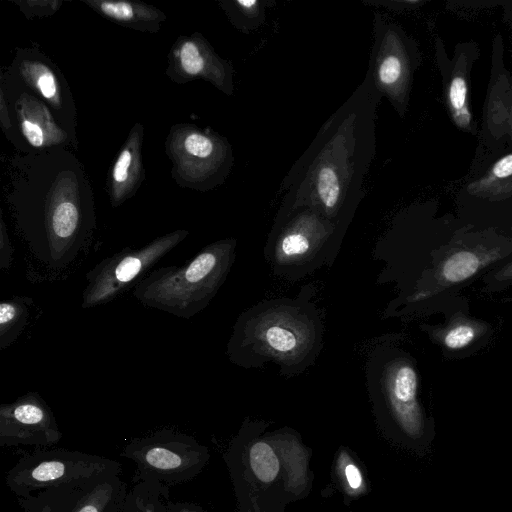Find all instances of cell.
I'll return each mask as SVG.
<instances>
[{"label": "cell", "instance_id": "cell-9", "mask_svg": "<svg viewBox=\"0 0 512 512\" xmlns=\"http://www.w3.org/2000/svg\"><path fill=\"white\" fill-rule=\"evenodd\" d=\"M435 47L448 116L457 129L478 136L479 129L471 109L470 88L472 68L480 56L479 46L473 40L459 42L451 56L441 39L436 40Z\"/></svg>", "mask_w": 512, "mask_h": 512}, {"label": "cell", "instance_id": "cell-22", "mask_svg": "<svg viewBox=\"0 0 512 512\" xmlns=\"http://www.w3.org/2000/svg\"><path fill=\"white\" fill-rule=\"evenodd\" d=\"M132 165V154L127 148L119 155L113 170L114 182L118 185L125 183L129 178Z\"/></svg>", "mask_w": 512, "mask_h": 512}, {"label": "cell", "instance_id": "cell-29", "mask_svg": "<svg viewBox=\"0 0 512 512\" xmlns=\"http://www.w3.org/2000/svg\"><path fill=\"white\" fill-rule=\"evenodd\" d=\"M503 5V17L509 28L512 30V1H505Z\"/></svg>", "mask_w": 512, "mask_h": 512}, {"label": "cell", "instance_id": "cell-30", "mask_svg": "<svg viewBox=\"0 0 512 512\" xmlns=\"http://www.w3.org/2000/svg\"><path fill=\"white\" fill-rule=\"evenodd\" d=\"M511 79H512V72H511ZM508 149L512 150V98H511V104L509 109V119H508Z\"/></svg>", "mask_w": 512, "mask_h": 512}, {"label": "cell", "instance_id": "cell-5", "mask_svg": "<svg viewBox=\"0 0 512 512\" xmlns=\"http://www.w3.org/2000/svg\"><path fill=\"white\" fill-rule=\"evenodd\" d=\"M365 379L371 396L385 401L404 428L413 434L420 432L423 420L417 400L418 374L389 337H380L369 350Z\"/></svg>", "mask_w": 512, "mask_h": 512}, {"label": "cell", "instance_id": "cell-1", "mask_svg": "<svg viewBox=\"0 0 512 512\" xmlns=\"http://www.w3.org/2000/svg\"><path fill=\"white\" fill-rule=\"evenodd\" d=\"M305 285L293 297L263 300L243 311L232 328L226 354L245 369L272 363L290 378L313 366L323 348L324 316Z\"/></svg>", "mask_w": 512, "mask_h": 512}, {"label": "cell", "instance_id": "cell-14", "mask_svg": "<svg viewBox=\"0 0 512 512\" xmlns=\"http://www.w3.org/2000/svg\"><path fill=\"white\" fill-rule=\"evenodd\" d=\"M411 75V67L405 52L386 55L378 68L380 82L389 88L407 89Z\"/></svg>", "mask_w": 512, "mask_h": 512}, {"label": "cell", "instance_id": "cell-27", "mask_svg": "<svg viewBox=\"0 0 512 512\" xmlns=\"http://www.w3.org/2000/svg\"><path fill=\"white\" fill-rule=\"evenodd\" d=\"M345 474L351 488L357 489L360 487V485L362 484V477L358 468L355 465H347L345 468Z\"/></svg>", "mask_w": 512, "mask_h": 512}, {"label": "cell", "instance_id": "cell-21", "mask_svg": "<svg viewBox=\"0 0 512 512\" xmlns=\"http://www.w3.org/2000/svg\"><path fill=\"white\" fill-rule=\"evenodd\" d=\"M100 8L106 15L120 21H128L134 15L132 6L126 2H102Z\"/></svg>", "mask_w": 512, "mask_h": 512}, {"label": "cell", "instance_id": "cell-6", "mask_svg": "<svg viewBox=\"0 0 512 512\" xmlns=\"http://www.w3.org/2000/svg\"><path fill=\"white\" fill-rule=\"evenodd\" d=\"M187 235L188 231L177 230L159 236L140 248L125 247L102 259L85 275L81 307L89 309L109 303L132 286L135 287Z\"/></svg>", "mask_w": 512, "mask_h": 512}, {"label": "cell", "instance_id": "cell-10", "mask_svg": "<svg viewBox=\"0 0 512 512\" xmlns=\"http://www.w3.org/2000/svg\"><path fill=\"white\" fill-rule=\"evenodd\" d=\"M62 438L56 418L44 399L29 392L0 406V445L49 448Z\"/></svg>", "mask_w": 512, "mask_h": 512}, {"label": "cell", "instance_id": "cell-17", "mask_svg": "<svg viewBox=\"0 0 512 512\" xmlns=\"http://www.w3.org/2000/svg\"><path fill=\"white\" fill-rule=\"evenodd\" d=\"M250 462L254 474L263 482L273 481L278 474V459L272 448L264 442H257L252 446Z\"/></svg>", "mask_w": 512, "mask_h": 512}, {"label": "cell", "instance_id": "cell-15", "mask_svg": "<svg viewBox=\"0 0 512 512\" xmlns=\"http://www.w3.org/2000/svg\"><path fill=\"white\" fill-rule=\"evenodd\" d=\"M480 265L481 260L475 253L459 251L442 264L440 276L448 283H459L474 275Z\"/></svg>", "mask_w": 512, "mask_h": 512}, {"label": "cell", "instance_id": "cell-13", "mask_svg": "<svg viewBox=\"0 0 512 512\" xmlns=\"http://www.w3.org/2000/svg\"><path fill=\"white\" fill-rule=\"evenodd\" d=\"M118 475L103 478L83 491L69 512H109L120 500Z\"/></svg>", "mask_w": 512, "mask_h": 512}, {"label": "cell", "instance_id": "cell-20", "mask_svg": "<svg viewBox=\"0 0 512 512\" xmlns=\"http://www.w3.org/2000/svg\"><path fill=\"white\" fill-rule=\"evenodd\" d=\"M184 147L189 154L199 158L209 157L214 148L212 141L208 137L198 133L187 136Z\"/></svg>", "mask_w": 512, "mask_h": 512}, {"label": "cell", "instance_id": "cell-18", "mask_svg": "<svg viewBox=\"0 0 512 512\" xmlns=\"http://www.w3.org/2000/svg\"><path fill=\"white\" fill-rule=\"evenodd\" d=\"M476 336V330L468 324L451 328L444 336L443 342L450 349H460L469 345Z\"/></svg>", "mask_w": 512, "mask_h": 512}, {"label": "cell", "instance_id": "cell-11", "mask_svg": "<svg viewBox=\"0 0 512 512\" xmlns=\"http://www.w3.org/2000/svg\"><path fill=\"white\" fill-rule=\"evenodd\" d=\"M462 188L466 199L488 203L512 200V150L471 170Z\"/></svg>", "mask_w": 512, "mask_h": 512}, {"label": "cell", "instance_id": "cell-4", "mask_svg": "<svg viewBox=\"0 0 512 512\" xmlns=\"http://www.w3.org/2000/svg\"><path fill=\"white\" fill-rule=\"evenodd\" d=\"M119 472V463L103 456L60 448H42L19 458L6 472L5 483L18 498H28L40 490L86 489Z\"/></svg>", "mask_w": 512, "mask_h": 512}, {"label": "cell", "instance_id": "cell-3", "mask_svg": "<svg viewBox=\"0 0 512 512\" xmlns=\"http://www.w3.org/2000/svg\"><path fill=\"white\" fill-rule=\"evenodd\" d=\"M341 241L335 223L319 214L303 213L270 234L264 258L274 275L297 281L323 266L330 267Z\"/></svg>", "mask_w": 512, "mask_h": 512}, {"label": "cell", "instance_id": "cell-26", "mask_svg": "<svg viewBox=\"0 0 512 512\" xmlns=\"http://www.w3.org/2000/svg\"><path fill=\"white\" fill-rule=\"evenodd\" d=\"M25 501V505H21L25 509V512H54L53 505L51 502H34L32 503L29 498H19Z\"/></svg>", "mask_w": 512, "mask_h": 512}, {"label": "cell", "instance_id": "cell-28", "mask_svg": "<svg viewBox=\"0 0 512 512\" xmlns=\"http://www.w3.org/2000/svg\"><path fill=\"white\" fill-rule=\"evenodd\" d=\"M167 512H200L194 505L186 502L169 503Z\"/></svg>", "mask_w": 512, "mask_h": 512}, {"label": "cell", "instance_id": "cell-7", "mask_svg": "<svg viewBox=\"0 0 512 512\" xmlns=\"http://www.w3.org/2000/svg\"><path fill=\"white\" fill-rule=\"evenodd\" d=\"M121 455L133 461L140 475L149 481L175 485L198 473L204 451L187 434L163 429L128 443Z\"/></svg>", "mask_w": 512, "mask_h": 512}, {"label": "cell", "instance_id": "cell-25", "mask_svg": "<svg viewBox=\"0 0 512 512\" xmlns=\"http://www.w3.org/2000/svg\"><path fill=\"white\" fill-rule=\"evenodd\" d=\"M22 131L27 140L33 146L39 147L43 144L44 135L43 132L36 123L29 120L22 122Z\"/></svg>", "mask_w": 512, "mask_h": 512}, {"label": "cell", "instance_id": "cell-2", "mask_svg": "<svg viewBox=\"0 0 512 512\" xmlns=\"http://www.w3.org/2000/svg\"><path fill=\"white\" fill-rule=\"evenodd\" d=\"M236 246L234 238L219 240L184 265L155 269L134 287L133 295L146 307L189 319L204 310L224 284Z\"/></svg>", "mask_w": 512, "mask_h": 512}, {"label": "cell", "instance_id": "cell-16", "mask_svg": "<svg viewBox=\"0 0 512 512\" xmlns=\"http://www.w3.org/2000/svg\"><path fill=\"white\" fill-rule=\"evenodd\" d=\"M317 195L324 217L333 222L339 204L340 186L335 171L330 167H322L318 172Z\"/></svg>", "mask_w": 512, "mask_h": 512}, {"label": "cell", "instance_id": "cell-24", "mask_svg": "<svg viewBox=\"0 0 512 512\" xmlns=\"http://www.w3.org/2000/svg\"><path fill=\"white\" fill-rule=\"evenodd\" d=\"M13 260V248L6 232L3 221L0 228V268L2 271L10 269Z\"/></svg>", "mask_w": 512, "mask_h": 512}, {"label": "cell", "instance_id": "cell-12", "mask_svg": "<svg viewBox=\"0 0 512 512\" xmlns=\"http://www.w3.org/2000/svg\"><path fill=\"white\" fill-rule=\"evenodd\" d=\"M34 301L27 296H13L0 304V349L11 346L32 320Z\"/></svg>", "mask_w": 512, "mask_h": 512}, {"label": "cell", "instance_id": "cell-23", "mask_svg": "<svg viewBox=\"0 0 512 512\" xmlns=\"http://www.w3.org/2000/svg\"><path fill=\"white\" fill-rule=\"evenodd\" d=\"M38 74L36 77L37 86L45 98H53L56 94V83L53 74L45 67H38Z\"/></svg>", "mask_w": 512, "mask_h": 512}, {"label": "cell", "instance_id": "cell-8", "mask_svg": "<svg viewBox=\"0 0 512 512\" xmlns=\"http://www.w3.org/2000/svg\"><path fill=\"white\" fill-rule=\"evenodd\" d=\"M512 98L511 72L504 60L501 35L492 42L491 68L483 106L479 142L471 170L508 151V119Z\"/></svg>", "mask_w": 512, "mask_h": 512}, {"label": "cell", "instance_id": "cell-31", "mask_svg": "<svg viewBox=\"0 0 512 512\" xmlns=\"http://www.w3.org/2000/svg\"><path fill=\"white\" fill-rule=\"evenodd\" d=\"M139 512V511H138Z\"/></svg>", "mask_w": 512, "mask_h": 512}, {"label": "cell", "instance_id": "cell-19", "mask_svg": "<svg viewBox=\"0 0 512 512\" xmlns=\"http://www.w3.org/2000/svg\"><path fill=\"white\" fill-rule=\"evenodd\" d=\"M180 61L185 72L196 75L203 69V59L198 47L191 41H187L181 48Z\"/></svg>", "mask_w": 512, "mask_h": 512}]
</instances>
